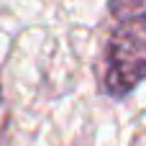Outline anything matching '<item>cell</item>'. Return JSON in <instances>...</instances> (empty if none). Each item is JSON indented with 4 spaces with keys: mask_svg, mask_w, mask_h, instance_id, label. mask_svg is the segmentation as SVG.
<instances>
[{
    "mask_svg": "<svg viewBox=\"0 0 146 146\" xmlns=\"http://www.w3.org/2000/svg\"><path fill=\"white\" fill-rule=\"evenodd\" d=\"M146 80V15L121 21L105 46L103 87L113 98L133 92Z\"/></svg>",
    "mask_w": 146,
    "mask_h": 146,
    "instance_id": "cell-1",
    "label": "cell"
},
{
    "mask_svg": "<svg viewBox=\"0 0 146 146\" xmlns=\"http://www.w3.org/2000/svg\"><path fill=\"white\" fill-rule=\"evenodd\" d=\"M110 10L118 21L146 15V0H110Z\"/></svg>",
    "mask_w": 146,
    "mask_h": 146,
    "instance_id": "cell-2",
    "label": "cell"
}]
</instances>
